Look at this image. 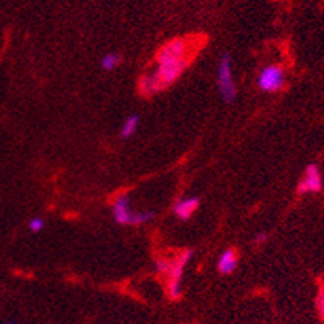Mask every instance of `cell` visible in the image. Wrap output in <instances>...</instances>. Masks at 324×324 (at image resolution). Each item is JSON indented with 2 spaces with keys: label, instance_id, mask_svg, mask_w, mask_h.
Segmentation results:
<instances>
[{
  "label": "cell",
  "instance_id": "1",
  "mask_svg": "<svg viewBox=\"0 0 324 324\" xmlns=\"http://www.w3.org/2000/svg\"><path fill=\"white\" fill-rule=\"evenodd\" d=\"M217 88H219V93L225 102H232L235 99L237 86H235V81H233L232 60L229 54H224L221 57L219 69H217Z\"/></svg>",
  "mask_w": 324,
  "mask_h": 324
},
{
  "label": "cell",
  "instance_id": "2",
  "mask_svg": "<svg viewBox=\"0 0 324 324\" xmlns=\"http://www.w3.org/2000/svg\"><path fill=\"white\" fill-rule=\"evenodd\" d=\"M191 258V251L185 250L180 254L175 256V260L172 261L169 274H167V292L169 297L177 300L180 297V285H182V277H183V271L185 266L188 265V261Z\"/></svg>",
  "mask_w": 324,
  "mask_h": 324
},
{
  "label": "cell",
  "instance_id": "3",
  "mask_svg": "<svg viewBox=\"0 0 324 324\" xmlns=\"http://www.w3.org/2000/svg\"><path fill=\"white\" fill-rule=\"evenodd\" d=\"M285 85L284 69L279 65H268L261 70L258 77V86L265 93H277Z\"/></svg>",
  "mask_w": 324,
  "mask_h": 324
},
{
  "label": "cell",
  "instance_id": "4",
  "mask_svg": "<svg viewBox=\"0 0 324 324\" xmlns=\"http://www.w3.org/2000/svg\"><path fill=\"white\" fill-rule=\"evenodd\" d=\"M190 65V58H182V60H177V62H169V63H161L157 65V69L154 72V77L157 80V83L161 85V88H167L170 86L172 83H175L180 75H182L186 67Z\"/></svg>",
  "mask_w": 324,
  "mask_h": 324
},
{
  "label": "cell",
  "instance_id": "5",
  "mask_svg": "<svg viewBox=\"0 0 324 324\" xmlns=\"http://www.w3.org/2000/svg\"><path fill=\"white\" fill-rule=\"evenodd\" d=\"M186 50H188V42L182 39V37H175V39L165 42L159 49L156 62L157 65H161V63L177 62V60L186 58Z\"/></svg>",
  "mask_w": 324,
  "mask_h": 324
},
{
  "label": "cell",
  "instance_id": "6",
  "mask_svg": "<svg viewBox=\"0 0 324 324\" xmlns=\"http://www.w3.org/2000/svg\"><path fill=\"white\" fill-rule=\"evenodd\" d=\"M322 190V175L316 164H310L303 172V177L298 182L297 191L300 195L306 193H318Z\"/></svg>",
  "mask_w": 324,
  "mask_h": 324
},
{
  "label": "cell",
  "instance_id": "7",
  "mask_svg": "<svg viewBox=\"0 0 324 324\" xmlns=\"http://www.w3.org/2000/svg\"><path fill=\"white\" fill-rule=\"evenodd\" d=\"M112 214L117 224L122 225H133V216L135 213L130 211V198L128 195H118L112 205Z\"/></svg>",
  "mask_w": 324,
  "mask_h": 324
},
{
  "label": "cell",
  "instance_id": "8",
  "mask_svg": "<svg viewBox=\"0 0 324 324\" xmlns=\"http://www.w3.org/2000/svg\"><path fill=\"white\" fill-rule=\"evenodd\" d=\"M200 206V198L197 197H188V198H182L175 203L174 206V213L178 219L182 221H188L190 217L195 214V211L198 209Z\"/></svg>",
  "mask_w": 324,
  "mask_h": 324
},
{
  "label": "cell",
  "instance_id": "9",
  "mask_svg": "<svg viewBox=\"0 0 324 324\" xmlns=\"http://www.w3.org/2000/svg\"><path fill=\"white\" fill-rule=\"evenodd\" d=\"M237 261H238V256H237V251L233 250V248H229V250H225L219 261H217V269H219V273L222 274H230L233 273V269L237 268Z\"/></svg>",
  "mask_w": 324,
  "mask_h": 324
},
{
  "label": "cell",
  "instance_id": "10",
  "mask_svg": "<svg viewBox=\"0 0 324 324\" xmlns=\"http://www.w3.org/2000/svg\"><path fill=\"white\" fill-rule=\"evenodd\" d=\"M138 89H140V93L143 96H153L156 93H159L162 88H161L159 83H157L154 73H146V75H143V77L140 78Z\"/></svg>",
  "mask_w": 324,
  "mask_h": 324
},
{
  "label": "cell",
  "instance_id": "11",
  "mask_svg": "<svg viewBox=\"0 0 324 324\" xmlns=\"http://www.w3.org/2000/svg\"><path fill=\"white\" fill-rule=\"evenodd\" d=\"M138 123H140V117L138 115H130L123 122V125H122V130H120V137H122V138H130L132 135L137 132Z\"/></svg>",
  "mask_w": 324,
  "mask_h": 324
},
{
  "label": "cell",
  "instance_id": "12",
  "mask_svg": "<svg viewBox=\"0 0 324 324\" xmlns=\"http://www.w3.org/2000/svg\"><path fill=\"white\" fill-rule=\"evenodd\" d=\"M118 63H120V55L118 54H107V55H104L102 60H101V67L105 72H112Z\"/></svg>",
  "mask_w": 324,
  "mask_h": 324
},
{
  "label": "cell",
  "instance_id": "13",
  "mask_svg": "<svg viewBox=\"0 0 324 324\" xmlns=\"http://www.w3.org/2000/svg\"><path fill=\"white\" fill-rule=\"evenodd\" d=\"M316 311H318V316L324 321V285L319 289L318 297H316Z\"/></svg>",
  "mask_w": 324,
  "mask_h": 324
},
{
  "label": "cell",
  "instance_id": "14",
  "mask_svg": "<svg viewBox=\"0 0 324 324\" xmlns=\"http://www.w3.org/2000/svg\"><path fill=\"white\" fill-rule=\"evenodd\" d=\"M170 265H172V261L169 260H157L156 261V271L159 274H164V276H167L169 274V269H170Z\"/></svg>",
  "mask_w": 324,
  "mask_h": 324
},
{
  "label": "cell",
  "instance_id": "15",
  "mask_svg": "<svg viewBox=\"0 0 324 324\" xmlns=\"http://www.w3.org/2000/svg\"><path fill=\"white\" fill-rule=\"evenodd\" d=\"M44 225H46V222H44L42 217H33V219L29 221V230L37 233V232H41L44 229Z\"/></svg>",
  "mask_w": 324,
  "mask_h": 324
},
{
  "label": "cell",
  "instance_id": "16",
  "mask_svg": "<svg viewBox=\"0 0 324 324\" xmlns=\"http://www.w3.org/2000/svg\"><path fill=\"white\" fill-rule=\"evenodd\" d=\"M265 240H268V233H266V232H260L258 235L254 237V242H256V243H263Z\"/></svg>",
  "mask_w": 324,
  "mask_h": 324
},
{
  "label": "cell",
  "instance_id": "17",
  "mask_svg": "<svg viewBox=\"0 0 324 324\" xmlns=\"http://www.w3.org/2000/svg\"><path fill=\"white\" fill-rule=\"evenodd\" d=\"M10 324H12V322H10Z\"/></svg>",
  "mask_w": 324,
  "mask_h": 324
}]
</instances>
